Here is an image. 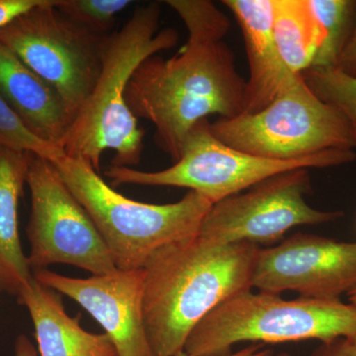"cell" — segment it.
<instances>
[{
    "label": "cell",
    "mask_w": 356,
    "mask_h": 356,
    "mask_svg": "<svg viewBox=\"0 0 356 356\" xmlns=\"http://www.w3.org/2000/svg\"><path fill=\"white\" fill-rule=\"evenodd\" d=\"M175 356H189L184 351L178 353ZM225 356H273V350L269 348H264L262 343H254L243 348V350L236 351L235 353H229Z\"/></svg>",
    "instance_id": "obj_26"
},
{
    "label": "cell",
    "mask_w": 356,
    "mask_h": 356,
    "mask_svg": "<svg viewBox=\"0 0 356 356\" xmlns=\"http://www.w3.org/2000/svg\"><path fill=\"white\" fill-rule=\"evenodd\" d=\"M26 184L31 194L26 233L33 273L56 264H69L92 275L116 270L92 220L50 161L29 153Z\"/></svg>",
    "instance_id": "obj_9"
},
{
    "label": "cell",
    "mask_w": 356,
    "mask_h": 356,
    "mask_svg": "<svg viewBox=\"0 0 356 356\" xmlns=\"http://www.w3.org/2000/svg\"><path fill=\"white\" fill-rule=\"evenodd\" d=\"M353 149H331L291 161L259 158L225 145L211 132L208 119L199 122L185 140L181 156L170 168L143 172L110 166L105 175L113 186L123 184L182 187L215 204L248 191L280 173L297 168H325L353 163Z\"/></svg>",
    "instance_id": "obj_7"
},
{
    "label": "cell",
    "mask_w": 356,
    "mask_h": 356,
    "mask_svg": "<svg viewBox=\"0 0 356 356\" xmlns=\"http://www.w3.org/2000/svg\"><path fill=\"white\" fill-rule=\"evenodd\" d=\"M161 13L159 2L138 7L123 27L108 36L100 76L65 137L64 153L88 161L96 172L107 149L115 153L112 166L133 168L142 159L145 132L128 107L126 90L146 58L177 44V30H159Z\"/></svg>",
    "instance_id": "obj_3"
},
{
    "label": "cell",
    "mask_w": 356,
    "mask_h": 356,
    "mask_svg": "<svg viewBox=\"0 0 356 356\" xmlns=\"http://www.w3.org/2000/svg\"><path fill=\"white\" fill-rule=\"evenodd\" d=\"M0 147L35 154L54 161L65 154L64 149L34 135L19 116L0 97Z\"/></svg>",
    "instance_id": "obj_21"
},
{
    "label": "cell",
    "mask_w": 356,
    "mask_h": 356,
    "mask_svg": "<svg viewBox=\"0 0 356 356\" xmlns=\"http://www.w3.org/2000/svg\"><path fill=\"white\" fill-rule=\"evenodd\" d=\"M0 97L34 135L63 149L72 120L60 96L1 42Z\"/></svg>",
    "instance_id": "obj_14"
},
{
    "label": "cell",
    "mask_w": 356,
    "mask_h": 356,
    "mask_svg": "<svg viewBox=\"0 0 356 356\" xmlns=\"http://www.w3.org/2000/svg\"><path fill=\"white\" fill-rule=\"evenodd\" d=\"M31 318L39 356H117L105 332L86 331L70 318L60 296L33 277L17 296Z\"/></svg>",
    "instance_id": "obj_15"
},
{
    "label": "cell",
    "mask_w": 356,
    "mask_h": 356,
    "mask_svg": "<svg viewBox=\"0 0 356 356\" xmlns=\"http://www.w3.org/2000/svg\"><path fill=\"white\" fill-rule=\"evenodd\" d=\"M309 168H297L274 175L247 191L213 204L199 229L198 236L217 245L252 243L273 245L289 229L318 225L343 217L341 211L311 207Z\"/></svg>",
    "instance_id": "obj_10"
},
{
    "label": "cell",
    "mask_w": 356,
    "mask_h": 356,
    "mask_svg": "<svg viewBox=\"0 0 356 356\" xmlns=\"http://www.w3.org/2000/svg\"><path fill=\"white\" fill-rule=\"evenodd\" d=\"M311 356H356V334L321 343Z\"/></svg>",
    "instance_id": "obj_22"
},
{
    "label": "cell",
    "mask_w": 356,
    "mask_h": 356,
    "mask_svg": "<svg viewBox=\"0 0 356 356\" xmlns=\"http://www.w3.org/2000/svg\"><path fill=\"white\" fill-rule=\"evenodd\" d=\"M227 146L275 161H291L331 149H353L350 124L296 74L268 105L254 114L210 123Z\"/></svg>",
    "instance_id": "obj_6"
},
{
    "label": "cell",
    "mask_w": 356,
    "mask_h": 356,
    "mask_svg": "<svg viewBox=\"0 0 356 356\" xmlns=\"http://www.w3.org/2000/svg\"><path fill=\"white\" fill-rule=\"evenodd\" d=\"M42 2L43 0H0V28Z\"/></svg>",
    "instance_id": "obj_23"
},
{
    "label": "cell",
    "mask_w": 356,
    "mask_h": 356,
    "mask_svg": "<svg viewBox=\"0 0 356 356\" xmlns=\"http://www.w3.org/2000/svg\"><path fill=\"white\" fill-rule=\"evenodd\" d=\"M33 274L41 284L62 293L88 312L108 336L117 356H156L145 325L143 269H116L88 278L67 277L48 269Z\"/></svg>",
    "instance_id": "obj_12"
},
{
    "label": "cell",
    "mask_w": 356,
    "mask_h": 356,
    "mask_svg": "<svg viewBox=\"0 0 356 356\" xmlns=\"http://www.w3.org/2000/svg\"><path fill=\"white\" fill-rule=\"evenodd\" d=\"M92 220L119 270H139L159 250L198 234L212 203L188 191L175 203L138 202L105 182L88 161L63 154L51 161Z\"/></svg>",
    "instance_id": "obj_4"
},
{
    "label": "cell",
    "mask_w": 356,
    "mask_h": 356,
    "mask_svg": "<svg viewBox=\"0 0 356 356\" xmlns=\"http://www.w3.org/2000/svg\"><path fill=\"white\" fill-rule=\"evenodd\" d=\"M278 356H292V355H289V353H280V355Z\"/></svg>",
    "instance_id": "obj_28"
},
{
    "label": "cell",
    "mask_w": 356,
    "mask_h": 356,
    "mask_svg": "<svg viewBox=\"0 0 356 356\" xmlns=\"http://www.w3.org/2000/svg\"><path fill=\"white\" fill-rule=\"evenodd\" d=\"M132 3L130 0H55L56 8L63 15L100 35L111 29L115 16Z\"/></svg>",
    "instance_id": "obj_20"
},
{
    "label": "cell",
    "mask_w": 356,
    "mask_h": 356,
    "mask_svg": "<svg viewBox=\"0 0 356 356\" xmlns=\"http://www.w3.org/2000/svg\"><path fill=\"white\" fill-rule=\"evenodd\" d=\"M274 40L283 62L293 74L313 65L323 42L322 32L308 0H273Z\"/></svg>",
    "instance_id": "obj_17"
},
{
    "label": "cell",
    "mask_w": 356,
    "mask_h": 356,
    "mask_svg": "<svg viewBox=\"0 0 356 356\" xmlns=\"http://www.w3.org/2000/svg\"><path fill=\"white\" fill-rule=\"evenodd\" d=\"M184 21L188 37L172 58L152 56L134 72L126 102L136 118L154 126V140L172 158L199 122L218 115L232 119L245 107V79L225 42L231 22L209 0L165 1Z\"/></svg>",
    "instance_id": "obj_1"
},
{
    "label": "cell",
    "mask_w": 356,
    "mask_h": 356,
    "mask_svg": "<svg viewBox=\"0 0 356 356\" xmlns=\"http://www.w3.org/2000/svg\"><path fill=\"white\" fill-rule=\"evenodd\" d=\"M308 2L323 36L322 44L312 67H334L353 32L356 1L308 0Z\"/></svg>",
    "instance_id": "obj_18"
},
{
    "label": "cell",
    "mask_w": 356,
    "mask_h": 356,
    "mask_svg": "<svg viewBox=\"0 0 356 356\" xmlns=\"http://www.w3.org/2000/svg\"><path fill=\"white\" fill-rule=\"evenodd\" d=\"M309 88L322 102L332 105L343 115L350 124L353 149H356V79L337 67H317L302 72Z\"/></svg>",
    "instance_id": "obj_19"
},
{
    "label": "cell",
    "mask_w": 356,
    "mask_h": 356,
    "mask_svg": "<svg viewBox=\"0 0 356 356\" xmlns=\"http://www.w3.org/2000/svg\"><path fill=\"white\" fill-rule=\"evenodd\" d=\"M252 284L261 292L341 300L356 288V242L295 234L275 247L259 250Z\"/></svg>",
    "instance_id": "obj_11"
},
{
    "label": "cell",
    "mask_w": 356,
    "mask_h": 356,
    "mask_svg": "<svg viewBox=\"0 0 356 356\" xmlns=\"http://www.w3.org/2000/svg\"><path fill=\"white\" fill-rule=\"evenodd\" d=\"M28 161L29 153L0 147V293L16 298L34 277L18 229Z\"/></svg>",
    "instance_id": "obj_16"
},
{
    "label": "cell",
    "mask_w": 356,
    "mask_h": 356,
    "mask_svg": "<svg viewBox=\"0 0 356 356\" xmlns=\"http://www.w3.org/2000/svg\"><path fill=\"white\" fill-rule=\"evenodd\" d=\"M107 40L63 15L55 0L0 28V42L56 91L72 122L100 76Z\"/></svg>",
    "instance_id": "obj_8"
},
{
    "label": "cell",
    "mask_w": 356,
    "mask_h": 356,
    "mask_svg": "<svg viewBox=\"0 0 356 356\" xmlns=\"http://www.w3.org/2000/svg\"><path fill=\"white\" fill-rule=\"evenodd\" d=\"M348 300H350V304L356 309V288H355L353 291L348 293Z\"/></svg>",
    "instance_id": "obj_27"
},
{
    "label": "cell",
    "mask_w": 356,
    "mask_h": 356,
    "mask_svg": "<svg viewBox=\"0 0 356 356\" xmlns=\"http://www.w3.org/2000/svg\"><path fill=\"white\" fill-rule=\"evenodd\" d=\"M334 67L341 70L343 74L356 79V8L353 32H351L348 43L341 51Z\"/></svg>",
    "instance_id": "obj_24"
},
{
    "label": "cell",
    "mask_w": 356,
    "mask_h": 356,
    "mask_svg": "<svg viewBox=\"0 0 356 356\" xmlns=\"http://www.w3.org/2000/svg\"><path fill=\"white\" fill-rule=\"evenodd\" d=\"M14 356H39L37 348L25 334L16 337L14 343Z\"/></svg>",
    "instance_id": "obj_25"
},
{
    "label": "cell",
    "mask_w": 356,
    "mask_h": 356,
    "mask_svg": "<svg viewBox=\"0 0 356 356\" xmlns=\"http://www.w3.org/2000/svg\"><path fill=\"white\" fill-rule=\"evenodd\" d=\"M261 248L252 243L217 245L197 235L166 245L144 271L143 312L154 355L175 356L210 312L252 289Z\"/></svg>",
    "instance_id": "obj_2"
},
{
    "label": "cell",
    "mask_w": 356,
    "mask_h": 356,
    "mask_svg": "<svg viewBox=\"0 0 356 356\" xmlns=\"http://www.w3.org/2000/svg\"><path fill=\"white\" fill-rule=\"evenodd\" d=\"M222 3L235 16L245 40L250 77L243 113H257L296 74L283 62L274 40L273 0H224Z\"/></svg>",
    "instance_id": "obj_13"
},
{
    "label": "cell",
    "mask_w": 356,
    "mask_h": 356,
    "mask_svg": "<svg viewBox=\"0 0 356 356\" xmlns=\"http://www.w3.org/2000/svg\"><path fill=\"white\" fill-rule=\"evenodd\" d=\"M356 334V309L341 300H285L280 294L243 292L210 312L184 346L189 356H225L236 343H321Z\"/></svg>",
    "instance_id": "obj_5"
}]
</instances>
